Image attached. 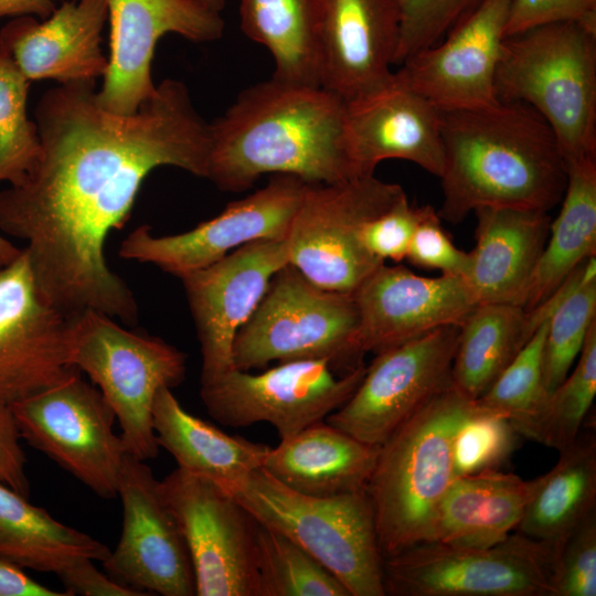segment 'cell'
Segmentation results:
<instances>
[{
  "instance_id": "obj_1",
  "label": "cell",
  "mask_w": 596,
  "mask_h": 596,
  "mask_svg": "<svg viewBox=\"0 0 596 596\" xmlns=\"http://www.w3.org/2000/svg\"><path fill=\"white\" fill-rule=\"evenodd\" d=\"M34 116L41 155L23 183L0 190V231L26 243L38 289L60 312L135 324L138 306L107 264L106 238L129 220L156 168L206 178L210 124L172 78L134 115L104 109L95 82H82L46 91Z\"/></svg>"
},
{
  "instance_id": "obj_2",
  "label": "cell",
  "mask_w": 596,
  "mask_h": 596,
  "mask_svg": "<svg viewBox=\"0 0 596 596\" xmlns=\"http://www.w3.org/2000/svg\"><path fill=\"white\" fill-rule=\"evenodd\" d=\"M206 178L241 192L263 174L307 183L355 178L345 141V100L321 86L272 78L243 89L210 123Z\"/></svg>"
},
{
  "instance_id": "obj_3",
  "label": "cell",
  "mask_w": 596,
  "mask_h": 596,
  "mask_svg": "<svg viewBox=\"0 0 596 596\" xmlns=\"http://www.w3.org/2000/svg\"><path fill=\"white\" fill-rule=\"evenodd\" d=\"M440 129L441 220L458 223L479 207L549 212L561 202L566 163L551 127L530 106L440 110Z\"/></svg>"
},
{
  "instance_id": "obj_4",
  "label": "cell",
  "mask_w": 596,
  "mask_h": 596,
  "mask_svg": "<svg viewBox=\"0 0 596 596\" xmlns=\"http://www.w3.org/2000/svg\"><path fill=\"white\" fill-rule=\"evenodd\" d=\"M472 401L450 382L379 446L366 493L383 558L432 541L439 503L456 478L454 438Z\"/></svg>"
},
{
  "instance_id": "obj_5",
  "label": "cell",
  "mask_w": 596,
  "mask_h": 596,
  "mask_svg": "<svg viewBox=\"0 0 596 596\" xmlns=\"http://www.w3.org/2000/svg\"><path fill=\"white\" fill-rule=\"evenodd\" d=\"M494 92L547 123L565 163L596 157V29L562 21L505 36Z\"/></svg>"
},
{
  "instance_id": "obj_6",
  "label": "cell",
  "mask_w": 596,
  "mask_h": 596,
  "mask_svg": "<svg viewBox=\"0 0 596 596\" xmlns=\"http://www.w3.org/2000/svg\"><path fill=\"white\" fill-rule=\"evenodd\" d=\"M224 491L259 524L286 535L319 561L351 596H385L384 558L366 490L327 498L307 496L262 467Z\"/></svg>"
},
{
  "instance_id": "obj_7",
  "label": "cell",
  "mask_w": 596,
  "mask_h": 596,
  "mask_svg": "<svg viewBox=\"0 0 596 596\" xmlns=\"http://www.w3.org/2000/svg\"><path fill=\"white\" fill-rule=\"evenodd\" d=\"M71 361L88 375L113 409L127 454L148 460L158 456L152 409L162 387L185 376V354L164 340L131 331L99 311L70 316Z\"/></svg>"
},
{
  "instance_id": "obj_8",
  "label": "cell",
  "mask_w": 596,
  "mask_h": 596,
  "mask_svg": "<svg viewBox=\"0 0 596 596\" xmlns=\"http://www.w3.org/2000/svg\"><path fill=\"white\" fill-rule=\"evenodd\" d=\"M358 323L352 294L324 289L288 263L237 332L233 366L249 371L273 361L327 360L347 373L363 364L354 345Z\"/></svg>"
},
{
  "instance_id": "obj_9",
  "label": "cell",
  "mask_w": 596,
  "mask_h": 596,
  "mask_svg": "<svg viewBox=\"0 0 596 596\" xmlns=\"http://www.w3.org/2000/svg\"><path fill=\"white\" fill-rule=\"evenodd\" d=\"M558 553L521 533L487 547L425 542L383 561L385 596H554Z\"/></svg>"
},
{
  "instance_id": "obj_10",
  "label": "cell",
  "mask_w": 596,
  "mask_h": 596,
  "mask_svg": "<svg viewBox=\"0 0 596 596\" xmlns=\"http://www.w3.org/2000/svg\"><path fill=\"white\" fill-rule=\"evenodd\" d=\"M405 194L374 174L308 183L286 237L289 264L324 289L352 294L384 264L364 248L362 226Z\"/></svg>"
},
{
  "instance_id": "obj_11",
  "label": "cell",
  "mask_w": 596,
  "mask_h": 596,
  "mask_svg": "<svg viewBox=\"0 0 596 596\" xmlns=\"http://www.w3.org/2000/svg\"><path fill=\"white\" fill-rule=\"evenodd\" d=\"M21 438L98 497H117L125 446L100 391L76 368L58 383L10 406Z\"/></svg>"
},
{
  "instance_id": "obj_12",
  "label": "cell",
  "mask_w": 596,
  "mask_h": 596,
  "mask_svg": "<svg viewBox=\"0 0 596 596\" xmlns=\"http://www.w3.org/2000/svg\"><path fill=\"white\" fill-rule=\"evenodd\" d=\"M365 370L361 364L340 373L327 360L281 362L257 374L232 368L201 382L200 396L215 422L228 427L268 423L284 439L343 405Z\"/></svg>"
},
{
  "instance_id": "obj_13",
  "label": "cell",
  "mask_w": 596,
  "mask_h": 596,
  "mask_svg": "<svg viewBox=\"0 0 596 596\" xmlns=\"http://www.w3.org/2000/svg\"><path fill=\"white\" fill-rule=\"evenodd\" d=\"M160 482L185 541L198 596H259V523L214 482L180 467Z\"/></svg>"
},
{
  "instance_id": "obj_14",
  "label": "cell",
  "mask_w": 596,
  "mask_h": 596,
  "mask_svg": "<svg viewBox=\"0 0 596 596\" xmlns=\"http://www.w3.org/2000/svg\"><path fill=\"white\" fill-rule=\"evenodd\" d=\"M460 326H444L375 354L350 398L326 422L379 447L451 382Z\"/></svg>"
},
{
  "instance_id": "obj_15",
  "label": "cell",
  "mask_w": 596,
  "mask_h": 596,
  "mask_svg": "<svg viewBox=\"0 0 596 596\" xmlns=\"http://www.w3.org/2000/svg\"><path fill=\"white\" fill-rule=\"evenodd\" d=\"M307 184L295 175L272 174L265 187L188 232L156 236L148 225L138 226L121 242L119 256L153 264L178 277L245 244L286 238Z\"/></svg>"
},
{
  "instance_id": "obj_16",
  "label": "cell",
  "mask_w": 596,
  "mask_h": 596,
  "mask_svg": "<svg viewBox=\"0 0 596 596\" xmlns=\"http://www.w3.org/2000/svg\"><path fill=\"white\" fill-rule=\"evenodd\" d=\"M159 481L145 460L125 455L117 488L123 531L102 564L114 579L146 595L193 596L190 554Z\"/></svg>"
},
{
  "instance_id": "obj_17",
  "label": "cell",
  "mask_w": 596,
  "mask_h": 596,
  "mask_svg": "<svg viewBox=\"0 0 596 596\" xmlns=\"http://www.w3.org/2000/svg\"><path fill=\"white\" fill-rule=\"evenodd\" d=\"M70 318L41 296L24 248L0 266V404L11 406L70 375Z\"/></svg>"
},
{
  "instance_id": "obj_18",
  "label": "cell",
  "mask_w": 596,
  "mask_h": 596,
  "mask_svg": "<svg viewBox=\"0 0 596 596\" xmlns=\"http://www.w3.org/2000/svg\"><path fill=\"white\" fill-rule=\"evenodd\" d=\"M288 263L286 238L260 240L178 276L200 343L201 382L234 368L232 351L237 332L257 308L275 274Z\"/></svg>"
},
{
  "instance_id": "obj_19",
  "label": "cell",
  "mask_w": 596,
  "mask_h": 596,
  "mask_svg": "<svg viewBox=\"0 0 596 596\" xmlns=\"http://www.w3.org/2000/svg\"><path fill=\"white\" fill-rule=\"evenodd\" d=\"M108 18L110 54L96 98L104 109L124 116L136 114L156 93L151 61L161 36L212 42L224 31L221 13L191 0H108Z\"/></svg>"
},
{
  "instance_id": "obj_20",
  "label": "cell",
  "mask_w": 596,
  "mask_h": 596,
  "mask_svg": "<svg viewBox=\"0 0 596 596\" xmlns=\"http://www.w3.org/2000/svg\"><path fill=\"white\" fill-rule=\"evenodd\" d=\"M359 323L355 353L374 354L444 326H460L478 305L460 276L424 277L385 263L352 292Z\"/></svg>"
},
{
  "instance_id": "obj_21",
  "label": "cell",
  "mask_w": 596,
  "mask_h": 596,
  "mask_svg": "<svg viewBox=\"0 0 596 596\" xmlns=\"http://www.w3.org/2000/svg\"><path fill=\"white\" fill-rule=\"evenodd\" d=\"M512 0H482L446 36L404 61L396 73L440 110L499 103L494 77Z\"/></svg>"
},
{
  "instance_id": "obj_22",
  "label": "cell",
  "mask_w": 596,
  "mask_h": 596,
  "mask_svg": "<svg viewBox=\"0 0 596 596\" xmlns=\"http://www.w3.org/2000/svg\"><path fill=\"white\" fill-rule=\"evenodd\" d=\"M345 141L356 177L372 175L386 159L413 162L433 175L444 169L440 109L392 76L345 100Z\"/></svg>"
},
{
  "instance_id": "obj_23",
  "label": "cell",
  "mask_w": 596,
  "mask_h": 596,
  "mask_svg": "<svg viewBox=\"0 0 596 596\" xmlns=\"http://www.w3.org/2000/svg\"><path fill=\"white\" fill-rule=\"evenodd\" d=\"M401 28L398 0H323L320 86L349 100L386 82Z\"/></svg>"
},
{
  "instance_id": "obj_24",
  "label": "cell",
  "mask_w": 596,
  "mask_h": 596,
  "mask_svg": "<svg viewBox=\"0 0 596 596\" xmlns=\"http://www.w3.org/2000/svg\"><path fill=\"white\" fill-rule=\"evenodd\" d=\"M107 18L108 0H72L43 21L13 18L1 28L0 41L30 82H95L108 67L100 47Z\"/></svg>"
},
{
  "instance_id": "obj_25",
  "label": "cell",
  "mask_w": 596,
  "mask_h": 596,
  "mask_svg": "<svg viewBox=\"0 0 596 596\" xmlns=\"http://www.w3.org/2000/svg\"><path fill=\"white\" fill-rule=\"evenodd\" d=\"M476 244L464 277L477 304L523 307L529 283L545 246L549 212L512 207L473 211Z\"/></svg>"
},
{
  "instance_id": "obj_26",
  "label": "cell",
  "mask_w": 596,
  "mask_h": 596,
  "mask_svg": "<svg viewBox=\"0 0 596 596\" xmlns=\"http://www.w3.org/2000/svg\"><path fill=\"white\" fill-rule=\"evenodd\" d=\"M377 453L379 447L321 421L269 447L263 468L302 494L336 497L366 490Z\"/></svg>"
},
{
  "instance_id": "obj_27",
  "label": "cell",
  "mask_w": 596,
  "mask_h": 596,
  "mask_svg": "<svg viewBox=\"0 0 596 596\" xmlns=\"http://www.w3.org/2000/svg\"><path fill=\"white\" fill-rule=\"evenodd\" d=\"M533 490V479L500 470L455 478L441 499L430 542L487 547L518 526Z\"/></svg>"
},
{
  "instance_id": "obj_28",
  "label": "cell",
  "mask_w": 596,
  "mask_h": 596,
  "mask_svg": "<svg viewBox=\"0 0 596 596\" xmlns=\"http://www.w3.org/2000/svg\"><path fill=\"white\" fill-rule=\"evenodd\" d=\"M152 419L159 446L175 459L178 467L223 490L262 468L269 450L264 444L227 435L189 413L169 387L157 393Z\"/></svg>"
},
{
  "instance_id": "obj_29",
  "label": "cell",
  "mask_w": 596,
  "mask_h": 596,
  "mask_svg": "<svg viewBox=\"0 0 596 596\" xmlns=\"http://www.w3.org/2000/svg\"><path fill=\"white\" fill-rule=\"evenodd\" d=\"M551 470L533 479V490L515 532L542 542L558 554L566 539L596 507V438L579 433L558 451Z\"/></svg>"
},
{
  "instance_id": "obj_30",
  "label": "cell",
  "mask_w": 596,
  "mask_h": 596,
  "mask_svg": "<svg viewBox=\"0 0 596 596\" xmlns=\"http://www.w3.org/2000/svg\"><path fill=\"white\" fill-rule=\"evenodd\" d=\"M561 210L531 276L523 309L545 300L584 260L596 256V157L566 162Z\"/></svg>"
},
{
  "instance_id": "obj_31",
  "label": "cell",
  "mask_w": 596,
  "mask_h": 596,
  "mask_svg": "<svg viewBox=\"0 0 596 596\" xmlns=\"http://www.w3.org/2000/svg\"><path fill=\"white\" fill-rule=\"evenodd\" d=\"M28 499L0 482V560L57 575L78 560L103 562L109 555L107 545Z\"/></svg>"
},
{
  "instance_id": "obj_32",
  "label": "cell",
  "mask_w": 596,
  "mask_h": 596,
  "mask_svg": "<svg viewBox=\"0 0 596 596\" xmlns=\"http://www.w3.org/2000/svg\"><path fill=\"white\" fill-rule=\"evenodd\" d=\"M240 18L274 58V77L320 86L323 0H240Z\"/></svg>"
},
{
  "instance_id": "obj_33",
  "label": "cell",
  "mask_w": 596,
  "mask_h": 596,
  "mask_svg": "<svg viewBox=\"0 0 596 596\" xmlns=\"http://www.w3.org/2000/svg\"><path fill=\"white\" fill-rule=\"evenodd\" d=\"M525 310L478 304L459 327L451 382L471 400L482 396L526 343Z\"/></svg>"
},
{
  "instance_id": "obj_34",
  "label": "cell",
  "mask_w": 596,
  "mask_h": 596,
  "mask_svg": "<svg viewBox=\"0 0 596 596\" xmlns=\"http://www.w3.org/2000/svg\"><path fill=\"white\" fill-rule=\"evenodd\" d=\"M547 320L521 348L490 389L473 400L478 409L508 419L518 434L532 438L550 394L544 383V343Z\"/></svg>"
},
{
  "instance_id": "obj_35",
  "label": "cell",
  "mask_w": 596,
  "mask_h": 596,
  "mask_svg": "<svg viewBox=\"0 0 596 596\" xmlns=\"http://www.w3.org/2000/svg\"><path fill=\"white\" fill-rule=\"evenodd\" d=\"M256 568L259 596H351L307 551L262 524L256 534Z\"/></svg>"
},
{
  "instance_id": "obj_36",
  "label": "cell",
  "mask_w": 596,
  "mask_h": 596,
  "mask_svg": "<svg viewBox=\"0 0 596 596\" xmlns=\"http://www.w3.org/2000/svg\"><path fill=\"white\" fill-rule=\"evenodd\" d=\"M30 81L0 41V183H23L41 155L35 121L28 117Z\"/></svg>"
},
{
  "instance_id": "obj_37",
  "label": "cell",
  "mask_w": 596,
  "mask_h": 596,
  "mask_svg": "<svg viewBox=\"0 0 596 596\" xmlns=\"http://www.w3.org/2000/svg\"><path fill=\"white\" fill-rule=\"evenodd\" d=\"M596 395V321L573 371L550 394L533 439L558 451L572 445Z\"/></svg>"
},
{
  "instance_id": "obj_38",
  "label": "cell",
  "mask_w": 596,
  "mask_h": 596,
  "mask_svg": "<svg viewBox=\"0 0 596 596\" xmlns=\"http://www.w3.org/2000/svg\"><path fill=\"white\" fill-rule=\"evenodd\" d=\"M596 321V280L572 292L547 320L544 343V383L551 394L577 360L590 326Z\"/></svg>"
},
{
  "instance_id": "obj_39",
  "label": "cell",
  "mask_w": 596,
  "mask_h": 596,
  "mask_svg": "<svg viewBox=\"0 0 596 596\" xmlns=\"http://www.w3.org/2000/svg\"><path fill=\"white\" fill-rule=\"evenodd\" d=\"M517 435L508 419L478 409L472 401L471 411L454 438L455 477L499 470L513 453Z\"/></svg>"
},
{
  "instance_id": "obj_40",
  "label": "cell",
  "mask_w": 596,
  "mask_h": 596,
  "mask_svg": "<svg viewBox=\"0 0 596 596\" xmlns=\"http://www.w3.org/2000/svg\"><path fill=\"white\" fill-rule=\"evenodd\" d=\"M481 1L398 0L402 28L395 65L400 66L413 54L438 43Z\"/></svg>"
},
{
  "instance_id": "obj_41",
  "label": "cell",
  "mask_w": 596,
  "mask_h": 596,
  "mask_svg": "<svg viewBox=\"0 0 596 596\" xmlns=\"http://www.w3.org/2000/svg\"><path fill=\"white\" fill-rule=\"evenodd\" d=\"M425 209L426 205L413 206L406 194L403 195L389 209L364 223L361 230L364 248L383 263L405 260Z\"/></svg>"
},
{
  "instance_id": "obj_42",
  "label": "cell",
  "mask_w": 596,
  "mask_h": 596,
  "mask_svg": "<svg viewBox=\"0 0 596 596\" xmlns=\"http://www.w3.org/2000/svg\"><path fill=\"white\" fill-rule=\"evenodd\" d=\"M596 595V513L564 542L557 558L554 596Z\"/></svg>"
},
{
  "instance_id": "obj_43",
  "label": "cell",
  "mask_w": 596,
  "mask_h": 596,
  "mask_svg": "<svg viewBox=\"0 0 596 596\" xmlns=\"http://www.w3.org/2000/svg\"><path fill=\"white\" fill-rule=\"evenodd\" d=\"M405 260L427 269H438L445 275L465 277L469 253L459 249L441 225L437 211L426 205L425 213L412 237Z\"/></svg>"
},
{
  "instance_id": "obj_44",
  "label": "cell",
  "mask_w": 596,
  "mask_h": 596,
  "mask_svg": "<svg viewBox=\"0 0 596 596\" xmlns=\"http://www.w3.org/2000/svg\"><path fill=\"white\" fill-rule=\"evenodd\" d=\"M562 21L596 29V0H512L504 34Z\"/></svg>"
},
{
  "instance_id": "obj_45",
  "label": "cell",
  "mask_w": 596,
  "mask_h": 596,
  "mask_svg": "<svg viewBox=\"0 0 596 596\" xmlns=\"http://www.w3.org/2000/svg\"><path fill=\"white\" fill-rule=\"evenodd\" d=\"M20 439V430L10 406L0 404V482L29 498L26 457Z\"/></svg>"
},
{
  "instance_id": "obj_46",
  "label": "cell",
  "mask_w": 596,
  "mask_h": 596,
  "mask_svg": "<svg viewBox=\"0 0 596 596\" xmlns=\"http://www.w3.org/2000/svg\"><path fill=\"white\" fill-rule=\"evenodd\" d=\"M57 576L70 596H147L103 574L91 558L78 560Z\"/></svg>"
},
{
  "instance_id": "obj_47",
  "label": "cell",
  "mask_w": 596,
  "mask_h": 596,
  "mask_svg": "<svg viewBox=\"0 0 596 596\" xmlns=\"http://www.w3.org/2000/svg\"><path fill=\"white\" fill-rule=\"evenodd\" d=\"M0 596H70L51 589L26 575L23 568L0 560Z\"/></svg>"
},
{
  "instance_id": "obj_48",
  "label": "cell",
  "mask_w": 596,
  "mask_h": 596,
  "mask_svg": "<svg viewBox=\"0 0 596 596\" xmlns=\"http://www.w3.org/2000/svg\"><path fill=\"white\" fill-rule=\"evenodd\" d=\"M55 9V0H0V18L36 15L45 20Z\"/></svg>"
},
{
  "instance_id": "obj_49",
  "label": "cell",
  "mask_w": 596,
  "mask_h": 596,
  "mask_svg": "<svg viewBox=\"0 0 596 596\" xmlns=\"http://www.w3.org/2000/svg\"><path fill=\"white\" fill-rule=\"evenodd\" d=\"M21 253L9 240L0 235V266L14 260Z\"/></svg>"
},
{
  "instance_id": "obj_50",
  "label": "cell",
  "mask_w": 596,
  "mask_h": 596,
  "mask_svg": "<svg viewBox=\"0 0 596 596\" xmlns=\"http://www.w3.org/2000/svg\"><path fill=\"white\" fill-rule=\"evenodd\" d=\"M206 9L221 13L227 3V0H191Z\"/></svg>"
}]
</instances>
